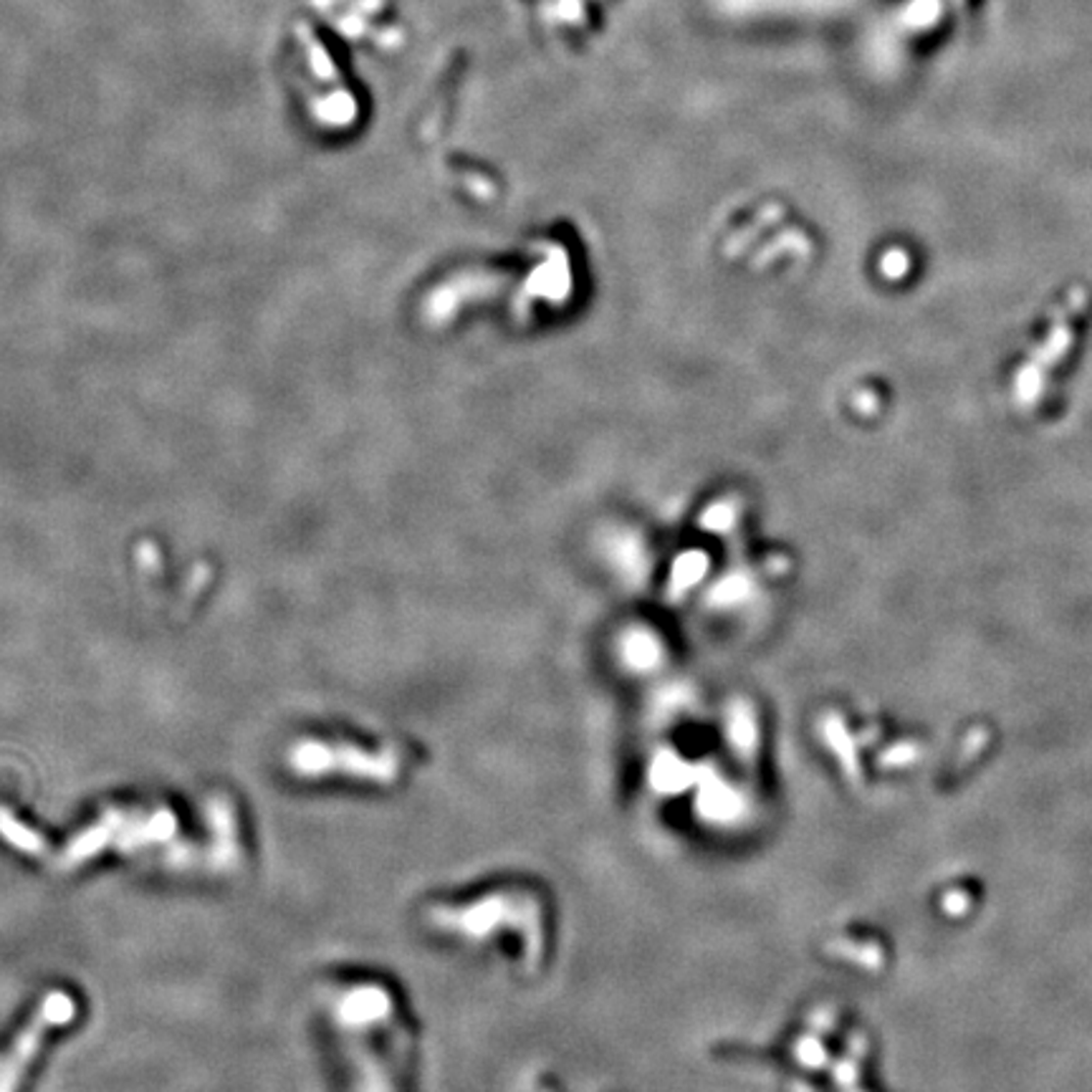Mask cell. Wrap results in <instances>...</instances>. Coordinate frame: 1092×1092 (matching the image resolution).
Returning <instances> with one entry per match:
<instances>
[{
    "label": "cell",
    "instance_id": "obj_5",
    "mask_svg": "<svg viewBox=\"0 0 1092 1092\" xmlns=\"http://www.w3.org/2000/svg\"><path fill=\"white\" fill-rule=\"evenodd\" d=\"M208 824L213 829V860L218 868H230L238 863V834L228 799L213 797L208 802Z\"/></svg>",
    "mask_w": 1092,
    "mask_h": 1092
},
{
    "label": "cell",
    "instance_id": "obj_1",
    "mask_svg": "<svg viewBox=\"0 0 1092 1092\" xmlns=\"http://www.w3.org/2000/svg\"><path fill=\"white\" fill-rule=\"evenodd\" d=\"M331 1019L342 1042H347L357 1092H390V1057L374 1042L379 1029L395 1019L390 991L379 984L344 986L331 997Z\"/></svg>",
    "mask_w": 1092,
    "mask_h": 1092
},
{
    "label": "cell",
    "instance_id": "obj_4",
    "mask_svg": "<svg viewBox=\"0 0 1092 1092\" xmlns=\"http://www.w3.org/2000/svg\"><path fill=\"white\" fill-rule=\"evenodd\" d=\"M76 1017V1004L69 997L67 991H51L41 1004H38L36 1015L30 1017L28 1024L24 1026L13 1042L11 1052L0 1065V1092H16L19 1082L24 1080L25 1069L33 1063L38 1047L46 1039V1034L56 1026H67L69 1021Z\"/></svg>",
    "mask_w": 1092,
    "mask_h": 1092
},
{
    "label": "cell",
    "instance_id": "obj_3",
    "mask_svg": "<svg viewBox=\"0 0 1092 1092\" xmlns=\"http://www.w3.org/2000/svg\"><path fill=\"white\" fill-rule=\"evenodd\" d=\"M288 764L294 774L317 779V776H355L370 781H392L397 776V759L390 751H367L355 744L339 741H319L307 738L288 751Z\"/></svg>",
    "mask_w": 1092,
    "mask_h": 1092
},
{
    "label": "cell",
    "instance_id": "obj_6",
    "mask_svg": "<svg viewBox=\"0 0 1092 1092\" xmlns=\"http://www.w3.org/2000/svg\"><path fill=\"white\" fill-rule=\"evenodd\" d=\"M0 837L8 842L11 847H16L19 853L25 855H43L46 853V840L41 834H36L30 827H25L24 822L16 819L11 810L0 807Z\"/></svg>",
    "mask_w": 1092,
    "mask_h": 1092
},
{
    "label": "cell",
    "instance_id": "obj_2",
    "mask_svg": "<svg viewBox=\"0 0 1092 1092\" xmlns=\"http://www.w3.org/2000/svg\"><path fill=\"white\" fill-rule=\"evenodd\" d=\"M174 834H177V819L168 807H152V810L112 807L99 817V822L69 842L56 865L64 870H72L74 865L86 863L109 845L120 847L122 853H134L139 847L147 850L152 845H165Z\"/></svg>",
    "mask_w": 1092,
    "mask_h": 1092
}]
</instances>
